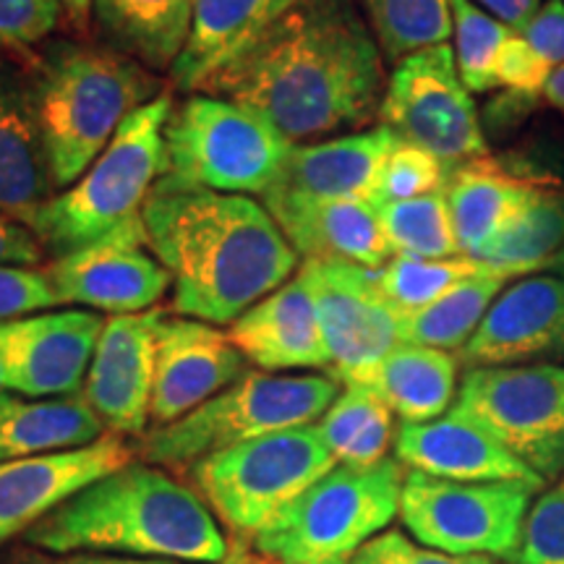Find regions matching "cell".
Listing matches in <instances>:
<instances>
[{"mask_svg": "<svg viewBox=\"0 0 564 564\" xmlns=\"http://www.w3.org/2000/svg\"><path fill=\"white\" fill-rule=\"evenodd\" d=\"M384 55L356 0H299L199 91L264 116L293 144L369 129Z\"/></svg>", "mask_w": 564, "mask_h": 564, "instance_id": "1", "label": "cell"}, {"mask_svg": "<svg viewBox=\"0 0 564 564\" xmlns=\"http://www.w3.org/2000/svg\"><path fill=\"white\" fill-rule=\"evenodd\" d=\"M144 238L171 272L173 314L232 324L285 285L301 257L253 196L154 183L141 212Z\"/></svg>", "mask_w": 564, "mask_h": 564, "instance_id": "2", "label": "cell"}, {"mask_svg": "<svg viewBox=\"0 0 564 564\" xmlns=\"http://www.w3.org/2000/svg\"><path fill=\"white\" fill-rule=\"evenodd\" d=\"M24 544L47 554H121L181 564H223L230 544L192 486L160 465L131 460L55 507Z\"/></svg>", "mask_w": 564, "mask_h": 564, "instance_id": "3", "label": "cell"}, {"mask_svg": "<svg viewBox=\"0 0 564 564\" xmlns=\"http://www.w3.org/2000/svg\"><path fill=\"white\" fill-rule=\"evenodd\" d=\"M55 192L74 186L133 110L165 95L158 74L108 45L55 37L26 61Z\"/></svg>", "mask_w": 564, "mask_h": 564, "instance_id": "4", "label": "cell"}, {"mask_svg": "<svg viewBox=\"0 0 564 564\" xmlns=\"http://www.w3.org/2000/svg\"><path fill=\"white\" fill-rule=\"evenodd\" d=\"M173 105L175 97L165 91L133 110L87 173L37 212L32 232L47 257H66L116 232L144 228L141 212L162 178Z\"/></svg>", "mask_w": 564, "mask_h": 564, "instance_id": "5", "label": "cell"}, {"mask_svg": "<svg viewBox=\"0 0 564 564\" xmlns=\"http://www.w3.org/2000/svg\"><path fill=\"white\" fill-rule=\"evenodd\" d=\"M405 474L398 457L337 463L253 535V549L278 564H348L400 514Z\"/></svg>", "mask_w": 564, "mask_h": 564, "instance_id": "6", "label": "cell"}, {"mask_svg": "<svg viewBox=\"0 0 564 564\" xmlns=\"http://www.w3.org/2000/svg\"><path fill=\"white\" fill-rule=\"evenodd\" d=\"M340 390L343 384L329 373L246 371L181 421L150 429L133 449L150 465L188 470L204 457L257 436L312 426Z\"/></svg>", "mask_w": 564, "mask_h": 564, "instance_id": "7", "label": "cell"}, {"mask_svg": "<svg viewBox=\"0 0 564 564\" xmlns=\"http://www.w3.org/2000/svg\"><path fill=\"white\" fill-rule=\"evenodd\" d=\"M293 141L243 105L192 91L165 123L162 178L217 194L262 196L280 181Z\"/></svg>", "mask_w": 564, "mask_h": 564, "instance_id": "8", "label": "cell"}, {"mask_svg": "<svg viewBox=\"0 0 564 564\" xmlns=\"http://www.w3.org/2000/svg\"><path fill=\"white\" fill-rule=\"evenodd\" d=\"M337 465L316 423L257 436L186 470L192 489L238 539H253L282 507Z\"/></svg>", "mask_w": 564, "mask_h": 564, "instance_id": "9", "label": "cell"}, {"mask_svg": "<svg viewBox=\"0 0 564 564\" xmlns=\"http://www.w3.org/2000/svg\"><path fill=\"white\" fill-rule=\"evenodd\" d=\"M544 484L447 481L408 470L400 520L415 541L455 556H494L512 562L528 510Z\"/></svg>", "mask_w": 564, "mask_h": 564, "instance_id": "10", "label": "cell"}, {"mask_svg": "<svg viewBox=\"0 0 564 564\" xmlns=\"http://www.w3.org/2000/svg\"><path fill=\"white\" fill-rule=\"evenodd\" d=\"M455 411L481 423L541 481H564V364L468 369Z\"/></svg>", "mask_w": 564, "mask_h": 564, "instance_id": "11", "label": "cell"}, {"mask_svg": "<svg viewBox=\"0 0 564 564\" xmlns=\"http://www.w3.org/2000/svg\"><path fill=\"white\" fill-rule=\"evenodd\" d=\"M379 121L408 144L453 167L486 158L484 121L457 70L453 45H436L394 63Z\"/></svg>", "mask_w": 564, "mask_h": 564, "instance_id": "12", "label": "cell"}, {"mask_svg": "<svg viewBox=\"0 0 564 564\" xmlns=\"http://www.w3.org/2000/svg\"><path fill=\"white\" fill-rule=\"evenodd\" d=\"M312 274L329 377L364 384L390 352L403 345V312L379 291L369 267L348 262H301Z\"/></svg>", "mask_w": 564, "mask_h": 564, "instance_id": "13", "label": "cell"}, {"mask_svg": "<svg viewBox=\"0 0 564 564\" xmlns=\"http://www.w3.org/2000/svg\"><path fill=\"white\" fill-rule=\"evenodd\" d=\"M61 306H84L110 316L152 312V306L173 288L171 272L158 262L144 238V228L116 232L51 259L45 267Z\"/></svg>", "mask_w": 564, "mask_h": 564, "instance_id": "14", "label": "cell"}, {"mask_svg": "<svg viewBox=\"0 0 564 564\" xmlns=\"http://www.w3.org/2000/svg\"><path fill=\"white\" fill-rule=\"evenodd\" d=\"M102 327V316L89 308L40 312L3 322L9 390L26 400L79 394Z\"/></svg>", "mask_w": 564, "mask_h": 564, "instance_id": "15", "label": "cell"}, {"mask_svg": "<svg viewBox=\"0 0 564 564\" xmlns=\"http://www.w3.org/2000/svg\"><path fill=\"white\" fill-rule=\"evenodd\" d=\"M246 364L243 352L217 324L178 314L162 316L150 408L152 429L181 421L228 390L249 371Z\"/></svg>", "mask_w": 564, "mask_h": 564, "instance_id": "16", "label": "cell"}, {"mask_svg": "<svg viewBox=\"0 0 564 564\" xmlns=\"http://www.w3.org/2000/svg\"><path fill=\"white\" fill-rule=\"evenodd\" d=\"M162 316L165 312L152 308L105 319L82 394L100 415L108 434L144 436L152 423L154 358Z\"/></svg>", "mask_w": 564, "mask_h": 564, "instance_id": "17", "label": "cell"}, {"mask_svg": "<svg viewBox=\"0 0 564 564\" xmlns=\"http://www.w3.org/2000/svg\"><path fill=\"white\" fill-rule=\"evenodd\" d=\"M460 361L468 369L564 364V280L554 274L512 280L460 350Z\"/></svg>", "mask_w": 564, "mask_h": 564, "instance_id": "18", "label": "cell"}, {"mask_svg": "<svg viewBox=\"0 0 564 564\" xmlns=\"http://www.w3.org/2000/svg\"><path fill=\"white\" fill-rule=\"evenodd\" d=\"M133 455L137 449L123 436L105 434L68 453L0 463V546L24 535L74 494L129 465Z\"/></svg>", "mask_w": 564, "mask_h": 564, "instance_id": "19", "label": "cell"}, {"mask_svg": "<svg viewBox=\"0 0 564 564\" xmlns=\"http://www.w3.org/2000/svg\"><path fill=\"white\" fill-rule=\"evenodd\" d=\"M259 202L303 262H348L379 270L394 257L369 199H329L270 188Z\"/></svg>", "mask_w": 564, "mask_h": 564, "instance_id": "20", "label": "cell"}, {"mask_svg": "<svg viewBox=\"0 0 564 564\" xmlns=\"http://www.w3.org/2000/svg\"><path fill=\"white\" fill-rule=\"evenodd\" d=\"M228 335L246 361L259 371H329V352L316 308L312 274L303 264L285 285L238 316L230 324Z\"/></svg>", "mask_w": 564, "mask_h": 564, "instance_id": "21", "label": "cell"}, {"mask_svg": "<svg viewBox=\"0 0 564 564\" xmlns=\"http://www.w3.org/2000/svg\"><path fill=\"white\" fill-rule=\"evenodd\" d=\"M394 457L408 470L447 481L544 484L481 423L455 408L426 423H400L394 434Z\"/></svg>", "mask_w": 564, "mask_h": 564, "instance_id": "22", "label": "cell"}, {"mask_svg": "<svg viewBox=\"0 0 564 564\" xmlns=\"http://www.w3.org/2000/svg\"><path fill=\"white\" fill-rule=\"evenodd\" d=\"M55 194L30 68L0 61V212L32 230Z\"/></svg>", "mask_w": 564, "mask_h": 564, "instance_id": "23", "label": "cell"}, {"mask_svg": "<svg viewBox=\"0 0 564 564\" xmlns=\"http://www.w3.org/2000/svg\"><path fill=\"white\" fill-rule=\"evenodd\" d=\"M398 141V133L379 123L343 137L293 144L285 171L272 188L303 196L371 202L384 160Z\"/></svg>", "mask_w": 564, "mask_h": 564, "instance_id": "24", "label": "cell"}, {"mask_svg": "<svg viewBox=\"0 0 564 564\" xmlns=\"http://www.w3.org/2000/svg\"><path fill=\"white\" fill-rule=\"evenodd\" d=\"M535 186L541 183L520 175L514 167H505L489 154L453 167L444 183V199L463 257L476 259L525 207Z\"/></svg>", "mask_w": 564, "mask_h": 564, "instance_id": "25", "label": "cell"}, {"mask_svg": "<svg viewBox=\"0 0 564 564\" xmlns=\"http://www.w3.org/2000/svg\"><path fill=\"white\" fill-rule=\"evenodd\" d=\"M299 0H196L194 24L167 76L178 91H199L225 63L249 47Z\"/></svg>", "mask_w": 564, "mask_h": 564, "instance_id": "26", "label": "cell"}, {"mask_svg": "<svg viewBox=\"0 0 564 564\" xmlns=\"http://www.w3.org/2000/svg\"><path fill=\"white\" fill-rule=\"evenodd\" d=\"M196 0H91L102 45L152 74H171L186 47Z\"/></svg>", "mask_w": 564, "mask_h": 564, "instance_id": "27", "label": "cell"}, {"mask_svg": "<svg viewBox=\"0 0 564 564\" xmlns=\"http://www.w3.org/2000/svg\"><path fill=\"white\" fill-rule=\"evenodd\" d=\"M108 434L84 394L26 400L13 394L0 411V463L87 447Z\"/></svg>", "mask_w": 564, "mask_h": 564, "instance_id": "28", "label": "cell"}, {"mask_svg": "<svg viewBox=\"0 0 564 564\" xmlns=\"http://www.w3.org/2000/svg\"><path fill=\"white\" fill-rule=\"evenodd\" d=\"M460 361L447 350L403 343L384 358L364 387L384 400L403 423H426L449 413Z\"/></svg>", "mask_w": 564, "mask_h": 564, "instance_id": "29", "label": "cell"}, {"mask_svg": "<svg viewBox=\"0 0 564 564\" xmlns=\"http://www.w3.org/2000/svg\"><path fill=\"white\" fill-rule=\"evenodd\" d=\"M564 246V186L541 183L528 196L525 207L499 230V236L478 253V262L507 274L510 280L541 272Z\"/></svg>", "mask_w": 564, "mask_h": 564, "instance_id": "30", "label": "cell"}, {"mask_svg": "<svg viewBox=\"0 0 564 564\" xmlns=\"http://www.w3.org/2000/svg\"><path fill=\"white\" fill-rule=\"evenodd\" d=\"M392 411L364 384H345L327 413L316 421L324 444L340 465L369 468L387 460L394 442Z\"/></svg>", "mask_w": 564, "mask_h": 564, "instance_id": "31", "label": "cell"}, {"mask_svg": "<svg viewBox=\"0 0 564 564\" xmlns=\"http://www.w3.org/2000/svg\"><path fill=\"white\" fill-rule=\"evenodd\" d=\"M510 282L507 274L491 270L460 282L426 308L403 314V343L447 352L463 350Z\"/></svg>", "mask_w": 564, "mask_h": 564, "instance_id": "32", "label": "cell"}, {"mask_svg": "<svg viewBox=\"0 0 564 564\" xmlns=\"http://www.w3.org/2000/svg\"><path fill=\"white\" fill-rule=\"evenodd\" d=\"M392 66L453 37L449 0H356Z\"/></svg>", "mask_w": 564, "mask_h": 564, "instance_id": "33", "label": "cell"}, {"mask_svg": "<svg viewBox=\"0 0 564 564\" xmlns=\"http://www.w3.org/2000/svg\"><path fill=\"white\" fill-rule=\"evenodd\" d=\"M394 257L453 259L460 257L447 199L442 192L405 202L373 204Z\"/></svg>", "mask_w": 564, "mask_h": 564, "instance_id": "34", "label": "cell"}, {"mask_svg": "<svg viewBox=\"0 0 564 564\" xmlns=\"http://www.w3.org/2000/svg\"><path fill=\"white\" fill-rule=\"evenodd\" d=\"M486 272H491L489 264L478 262L474 257H463V253L453 259L392 257L384 267L373 270L379 291L403 314L426 308L429 303L440 301L442 295L455 291L460 282Z\"/></svg>", "mask_w": 564, "mask_h": 564, "instance_id": "35", "label": "cell"}, {"mask_svg": "<svg viewBox=\"0 0 564 564\" xmlns=\"http://www.w3.org/2000/svg\"><path fill=\"white\" fill-rule=\"evenodd\" d=\"M449 9H453V51L463 84L470 95L497 89V61L512 30L474 0H449Z\"/></svg>", "mask_w": 564, "mask_h": 564, "instance_id": "36", "label": "cell"}, {"mask_svg": "<svg viewBox=\"0 0 564 564\" xmlns=\"http://www.w3.org/2000/svg\"><path fill=\"white\" fill-rule=\"evenodd\" d=\"M447 178L449 167L442 160H436L432 152L400 139L390 152V158L384 160L371 204L419 199V196L442 192Z\"/></svg>", "mask_w": 564, "mask_h": 564, "instance_id": "37", "label": "cell"}, {"mask_svg": "<svg viewBox=\"0 0 564 564\" xmlns=\"http://www.w3.org/2000/svg\"><path fill=\"white\" fill-rule=\"evenodd\" d=\"M61 0H0V61L26 63L61 26Z\"/></svg>", "mask_w": 564, "mask_h": 564, "instance_id": "38", "label": "cell"}, {"mask_svg": "<svg viewBox=\"0 0 564 564\" xmlns=\"http://www.w3.org/2000/svg\"><path fill=\"white\" fill-rule=\"evenodd\" d=\"M510 564H564V481L535 497Z\"/></svg>", "mask_w": 564, "mask_h": 564, "instance_id": "39", "label": "cell"}, {"mask_svg": "<svg viewBox=\"0 0 564 564\" xmlns=\"http://www.w3.org/2000/svg\"><path fill=\"white\" fill-rule=\"evenodd\" d=\"M552 70L554 68L520 34L512 32L497 61V89L544 100V89Z\"/></svg>", "mask_w": 564, "mask_h": 564, "instance_id": "40", "label": "cell"}, {"mask_svg": "<svg viewBox=\"0 0 564 564\" xmlns=\"http://www.w3.org/2000/svg\"><path fill=\"white\" fill-rule=\"evenodd\" d=\"M61 306L55 299L45 270L26 267H0V322L21 319V316L47 312Z\"/></svg>", "mask_w": 564, "mask_h": 564, "instance_id": "41", "label": "cell"}, {"mask_svg": "<svg viewBox=\"0 0 564 564\" xmlns=\"http://www.w3.org/2000/svg\"><path fill=\"white\" fill-rule=\"evenodd\" d=\"M494 556H455L411 541L400 531H384L371 539L348 564H497Z\"/></svg>", "mask_w": 564, "mask_h": 564, "instance_id": "42", "label": "cell"}, {"mask_svg": "<svg viewBox=\"0 0 564 564\" xmlns=\"http://www.w3.org/2000/svg\"><path fill=\"white\" fill-rule=\"evenodd\" d=\"M520 34L549 66L564 63V0H544L535 17L528 21Z\"/></svg>", "mask_w": 564, "mask_h": 564, "instance_id": "43", "label": "cell"}, {"mask_svg": "<svg viewBox=\"0 0 564 564\" xmlns=\"http://www.w3.org/2000/svg\"><path fill=\"white\" fill-rule=\"evenodd\" d=\"M47 253L37 241V236L9 215L0 212V267H26V270H40Z\"/></svg>", "mask_w": 564, "mask_h": 564, "instance_id": "44", "label": "cell"}, {"mask_svg": "<svg viewBox=\"0 0 564 564\" xmlns=\"http://www.w3.org/2000/svg\"><path fill=\"white\" fill-rule=\"evenodd\" d=\"M0 564H181V562L137 560V556H121V554H95V552L47 554V552H40V549L24 546V549H13V552L0 554Z\"/></svg>", "mask_w": 564, "mask_h": 564, "instance_id": "45", "label": "cell"}, {"mask_svg": "<svg viewBox=\"0 0 564 564\" xmlns=\"http://www.w3.org/2000/svg\"><path fill=\"white\" fill-rule=\"evenodd\" d=\"M486 13L502 21L512 32H520L535 17L544 0H474Z\"/></svg>", "mask_w": 564, "mask_h": 564, "instance_id": "46", "label": "cell"}, {"mask_svg": "<svg viewBox=\"0 0 564 564\" xmlns=\"http://www.w3.org/2000/svg\"><path fill=\"white\" fill-rule=\"evenodd\" d=\"M68 24L79 34L89 32L91 24V0H61Z\"/></svg>", "mask_w": 564, "mask_h": 564, "instance_id": "47", "label": "cell"}, {"mask_svg": "<svg viewBox=\"0 0 564 564\" xmlns=\"http://www.w3.org/2000/svg\"><path fill=\"white\" fill-rule=\"evenodd\" d=\"M544 102L549 108H554L556 112H562L564 116V63L562 66H556L552 70V76H549L546 89H544Z\"/></svg>", "mask_w": 564, "mask_h": 564, "instance_id": "48", "label": "cell"}, {"mask_svg": "<svg viewBox=\"0 0 564 564\" xmlns=\"http://www.w3.org/2000/svg\"><path fill=\"white\" fill-rule=\"evenodd\" d=\"M544 272H549V274H554V278H562L564 280V246L560 251L554 253L552 259H549V264L544 267Z\"/></svg>", "mask_w": 564, "mask_h": 564, "instance_id": "49", "label": "cell"}, {"mask_svg": "<svg viewBox=\"0 0 564 564\" xmlns=\"http://www.w3.org/2000/svg\"><path fill=\"white\" fill-rule=\"evenodd\" d=\"M249 562H251V556L246 554L241 546H236V549H230V556L223 564H249Z\"/></svg>", "mask_w": 564, "mask_h": 564, "instance_id": "50", "label": "cell"}, {"mask_svg": "<svg viewBox=\"0 0 564 564\" xmlns=\"http://www.w3.org/2000/svg\"><path fill=\"white\" fill-rule=\"evenodd\" d=\"M249 564H278V562L267 560V556H262V554H259V556H257V560H253V556H251V562H249Z\"/></svg>", "mask_w": 564, "mask_h": 564, "instance_id": "51", "label": "cell"}]
</instances>
